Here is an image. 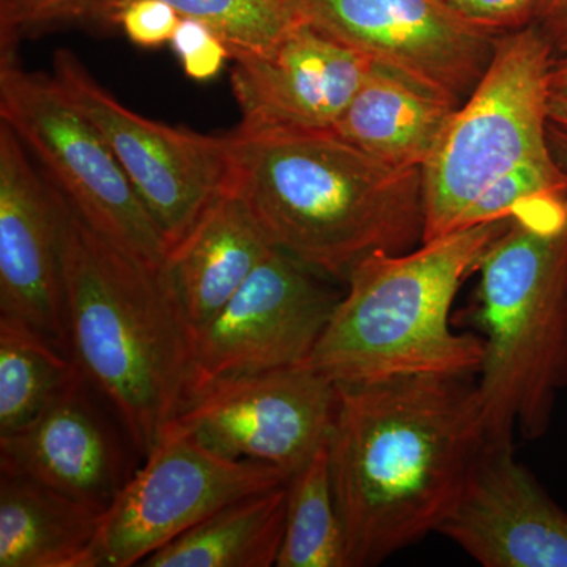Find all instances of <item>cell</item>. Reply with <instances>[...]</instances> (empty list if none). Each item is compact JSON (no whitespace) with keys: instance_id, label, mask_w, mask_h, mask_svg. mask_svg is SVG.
I'll use <instances>...</instances> for the list:
<instances>
[{"instance_id":"obj_32","label":"cell","mask_w":567,"mask_h":567,"mask_svg":"<svg viewBox=\"0 0 567 567\" xmlns=\"http://www.w3.org/2000/svg\"><path fill=\"white\" fill-rule=\"evenodd\" d=\"M551 89H567V54L555 58L550 71Z\"/></svg>"},{"instance_id":"obj_24","label":"cell","mask_w":567,"mask_h":567,"mask_svg":"<svg viewBox=\"0 0 567 567\" xmlns=\"http://www.w3.org/2000/svg\"><path fill=\"white\" fill-rule=\"evenodd\" d=\"M561 193H567V173L555 162L554 155L551 158L522 164L488 186L470 205L457 229L509 218L520 205L536 197Z\"/></svg>"},{"instance_id":"obj_15","label":"cell","mask_w":567,"mask_h":567,"mask_svg":"<svg viewBox=\"0 0 567 567\" xmlns=\"http://www.w3.org/2000/svg\"><path fill=\"white\" fill-rule=\"evenodd\" d=\"M230 59L246 130H333L375 65L305 22L271 51Z\"/></svg>"},{"instance_id":"obj_31","label":"cell","mask_w":567,"mask_h":567,"mask_svg":"<svg viewBox=\"0 0 567 567\" xmlns=\"http://www.w3.org/2000/svg\"><path fill=\"white\" fill-rule=\"evenodd\" d=\"M548 121L567 130V89H551L548 99Z\"/></svg>"},{"instance_id":"obj_3","label":"cell","mask_w":567,"mask_h":567,"mask_svg":"<svg viewBox=\"0 0 567 567\" xmlns=\"http://www.w3.org/2000/svg\"><path fill=\"white\" fill-rule=\"evenodd\" d=\"M66 331L74 363L147 456L193 386V324L166 270L115 248L54 183Z\"/></svg>"},{"instance_id":"obj_6","label":"cell","mask_w":567,"mask_h":567,"mask_svg":"<svg viewBox=\"0 0 567 567\" xmlns=\"http://www.w3.org/2000/svg\"><path fill=\"white\" fill-rule=\"evenodd\" d=\"M554 61V48L535 24L496 39L486 73L423 167V241L457 230L470 205L503 175L551 158Z\"/></svg>"},{"instance_id":"obj_21","label":"cell","mask_w":567,"mask_h":567,"mask_svg":"<svg viewBox=\"0 0 567 567\" xmlns=\"http://www.w3.org/2000/svg\"><path fill=\"white\" fill-rule=\"evenodd\" d=\"M78 371L47 336L0 317V435L31 423Z\"/></svg>"},{"instance_id":"obj_25","label":"cell","mask_w":567,"mask_h":567,"mask_svg":"<svg viewBox=\"0 0 567 567\" xmlns=\"http://www.w3.org/2000/svg\"><path fill=\"white\" fill-rule=\"evenodd\" d=\"M96 0H0V47L13 50L20 37L48 25L87 20Z\"/></svg>"},{"instance_id":"obj_17","label":"cell","mask_w":567,"mask_h":567,"mask_svg":"<svg viewBox=\"0 0 567 567\" xmlns=\"http://www.w3.org/2000/svg\"><path fill=\"white\" fill-rule=\"evenodd\" d=\"M275 251L244 203L219 194L167 256L166 274L193 328L218 315Z\"/></svg>"},{"instance_id":"obj_30","label":"cell","mask_w":567,"mask_h":567,"mask_svg":"<svg viewBox=\"0 0 567 567\" xmlns=\"http://www.w3.org/2000/svg\"><path fill=\"white\" fill-rule=\"evenodd\" d=\"M547 140L555 162L567 173V130L550 122L548 123Z\"/></svg>"},{"instance_id":"obj_27","label":"cell","mask_w":567,"mask_h":567,"mask_svg":"<svg viewBox=\"0 0 567 567\" xmlns=\"http://www.w3.org/2000/svg\"><path fill=\"white\" fill-rule=\"evenodd\" d=\"M464 20L503 35L535 24L546 0H446Z\"/></svg>"},{"instance_id":"obj_13","label":"cell","mask_w":567,"mask_h":567,"mask_svg":"<svg viewBox=\"0 0 567 567\" xmlns=\"http://www.w3.org/2000/svg\"><path fill=\"white\" fill-rule=\"evenodd\" d=\"M29 155L0 122V317L29 324L71 357L58 205Z\"/></svg>"},{"instance_id":"obj_29","label":"cell","mask_w":567,"mask_h":567,"mask_svg":"<svg viewBox=\"0 0 567 567\" xmlns=\"http://www.w3.org/2000/svg\"><path fill=\"white\" fill-rule=\"evenodd\" d=\"M535 25L554 48L555 58L567 54V0H546Z\"/></svg>"},{"instance_id":"obj_2","label":"cell","mask_w":567,"mask_h":567,"mask_svg":"<svg viewBox=\"0 0 567 567\" xmlns=\"http://www.w3.org/2000/svg\"><path fill=\"white\" fill-rule=\"evenodd\" d=\"M224 192L279 251L346 282L365 257L423 244V169H394L333 130L238 126Z\"/></svg>"},{"instance_id":"obj_16","label":"cell","mask_w":567,"mask_h":567,"mask_svg":"<svg viewBox=\"0 0 567 567\" xmlns=\"http://www.w3.org/2000/svg\"><path fill=\"white\" fill-rule=\"evenodd\" d=\"M91 390L78 371L31 423L0 435V472L110 507L132 476L118 436Z\"/></svg>"},{"instance_id":"obj_1","label":"cell","mask_w":567,"mask_h":567,"mask_svg":"<svg viewBox=\"0 0 567 567\" xmlns=\"http://www.w3.org/2000/svg\"><path fill=\"white\" fill-rule=\"evenodd\" d=\"M486 443L475 375L336 385L327 446L347 565L379 566L439 533Z\"/></svg>"},{"instance_id":"obj_14","label":"cell","mask_w":567,"mask_h":567,"mask_svg":"<svg viewBox=\"0 0 567 567\" xmlns=\"http://www.w3.org/2000/svg\"><path fill=\"white\" fill-rule=\"evenodd\" d=\"M439 533L484 567H567V514L514 443H486Z\"/></svg>"},{"instance_id":"obj_23","label":"cell","mask_w":567,"mask_h":567,"mask_svg":"<svg viewBox=\"0 0 567 567\" xmlns=\"http://www.w3.org/2000/svg\"><path fill=\"white\" fill-rule=\"evenodd\" d=\"M128 0H96L87 20L111 22ZM182 18L205 22L234 54H264L301 24L286 0H164Z\"/></svg>"},{"instance_id":"obj_10","label":"cell","mask_w":567,"mask_h":567,"mask_svg":"<svg viewBox=\"0 0 567 567\" xmlns=\"http://www.w3.org/2000/svg\"><path fill=\"white\" fill-rule=\"evenodd\" d=\"M334 406L333 380L300 364L215 380L174 421L219 456L292 476L327 443Z\"/></svg>"},{"instance_id":"obj_20","label":"cell","mask_w":567,"mask_h":567,"mask_svg":"<svg viewBox=\"0 0 567 567\" xmlns=\"http://www.w3.org/2000/svg\"><path fill=\"white\" fill-rule=\"evenodd\" d=\"M287 499L289 483L235 499L145 558L141 566H276L286 532Z\"/></svg>"},{"instance_id":"obj_11","label":"cell","mask_w":567,"mask_h":567,"mask_svg":"<svg viewBox=\"0 0 567 567\" xmlns=\"http://www.w3.org/2000/svg\"><path fill=\"white\" fill-rule=\"evenodd\" d=\"M298 20L462 104L486 73L496 39L446 0H286Z\"/></svg>"},{"instance_id":"obj_18","label":"cell","mask_w":567,"mask_h":567,"mask_svg":"<svg viewBox=\"0 0 567 567\" xmlns=\"http://www.w3.org/2000/svg\"><path fill=\"white\" fill-rule=\"evenodd\" d=\"M458 106L375 63L333 132L394 169H423Z\"/></svg>"},{"instance_id":"obj_5","label":"cell","mask_w":567,"mask_h":567,"mask_svg":"<svg viewBox=\"0 0 567 567\" xmlns=\"http://www.w3.org/2000/svg\"><path fill=\"white\" fill-rule=\"evenodd\" d=\"M509 218L476 224L401 254L365 257L347 276L306 364L339 383L421 374L476 375L484 341L451 328L458 287Z\"/></svg>"},{"instance_id":"obj_19","label":"cell","mask_w":567,"mask_h":567,"mask_svg":"<svg viewBox=\"0 0 567 567\" xmlns=\"http://www.w3.org/2000/svg\"><path fill=\"white\" fill-rule=\"evenodd\" d=\"M106 509L0 473V567H102Z\"/></svg>"},{"instance_id":"obj_12","label":"cell","mask_w":567,"mask_h":567,"mask_svg":"<svg viewBox=\"0 0 567 567\" xmlns=\"http://www.w3.org/2000/svg\"><path fill=\"white\" fill-rule=\"evenodd\" d=\"M276 249L221 311L193 328V391L224 377L306 364L339 295ZM189 393V394H192Z\"/></svg>"},{"instance_id":"obj_8","label":"cell","mask_w":567,"mask_h":567,"mask_svg":"<svg viewBox=\"0 0 567 567\" xmlns=\"http://www.w3.org/2000/svg\"><path fill=\"white\" fill-rule=\"evenodd\" d=\"M290 477L274 465L219 456L173 420L104 513L102 567L141 566L223 506Z\"/></svg>"},{"instance_id":"obj_9","label":"cell","mask_w":567,"mask_h":567,"mask_svg":"<svg viewBox=\"0 0 567 567\" xmlns=\"http://www.w3.org/2000/svg\"><path fill=\"white\" fill-rule=\"evenodd\" d=\"M52 66L66 99L102 133L171 251L226 188V137L174 128L130 111L69 50L55 51Z\"/></svg>"},{"instance_id":"obj_26","label":"cell","mask_w":567,"mask_h":567,"mask_svg":"<svg viewBox=\"0 0 567 567\" xmlns=\"http://www.w3.org/2000/svg\"><path fill=\"white\" fill-rule=\"evenodd\" d=\"M182 17L164 0H128L111 22L121 25L130 41L141 48L171 43Z\"/></svg>"},{"instance_id":"obj_4","label":"cell","mask_w":567,"mask_h":567,"mask_svg":"<svg viewBox=\"0 0 567 567\" xmlns=\"http://www.w3.org/2000/svg\"><path fill=\"white\" fill-rule=\"evenodd\" d=\"M475 271L468 323L484 333L476 386L487 442L540 439L567 388V193L520 205Z\"/></svg>"},{"instance_id":"obj_28","label":"cell","mask_w":567,"mask_h":567,"mask_svg":"<svg viewBox=\"0 0 567 567\" xmlns=\"http://www.w3.org/2000/svg\"><path fill=\"white\" fill-rule=\"evenodd\" d=\"M230 59V50L219 35L213 37L192 54L181 59L186 76L194 81H210L218 76L219 71Z\"/></svg>"},{"instance_id":"obj_7","label":"cell","mask_w":567,"mask_h":567,"mask_svg":"<svg viewBox=\"0 0 567 567\" xmlns=\"http://www.w3.org/2000/svg\"><path fill=\"white\" fill-rule=\"evenodd\" d=\"M0 122L35 156L82 219L137 262L166 270L169 246L102 133L54 78L0 55Z\"/></svg>"},{"instance_id":"obj_22","label":"cell","mask_w":567,"mask_h":567,"mask_svg":"<svg viewBox=\"0 0 567 567\" xmlns=\"http://www.w3.org/2000/svg\"><path fill=\"white\" fill-rule=\"evenodd\" d=\"M278 567H349L327 443L289 481Z\"/></svg>"}]
</instances>
